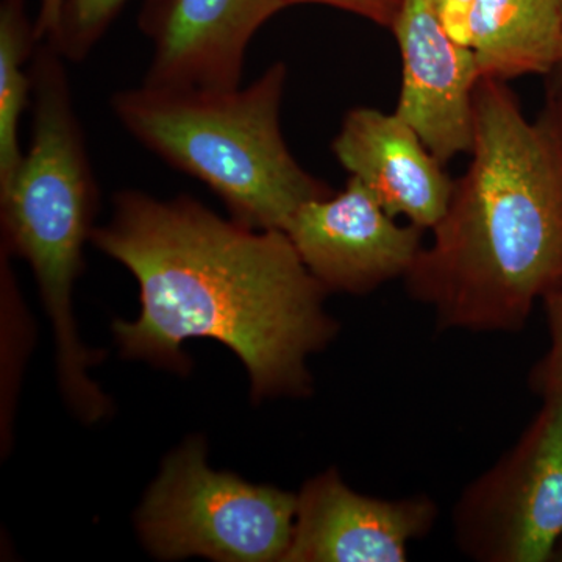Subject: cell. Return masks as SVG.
<instances>
[{
  "mask_svg": "<svg viewBox=\"0 0 562 562\" xmlns=\"http://www.w3.org/2000/svg\"><path fill=\"white\" fill-rule=\"evenodd\" d=\"M91 243L139 284L138 319L113 324L127 357L184 371V341L216 339L246 366L255 401L312 392L306 361L339 327L286 233L224 220L190 195L127 190Z\"/></svg>",
  "mask_w": 562,
  "mask_h": 562,
  "instance_id": "cell-1",
  "label": "cell"
},
{
  "mask_svg": "<svg viewBox=\"0 0 562 562\" xmlns=\"http://www.w3.org/2000/svg\"><path fill=\"white\" fill-rule=\"evenodd\" d=\"M469 154L403 281L441 330L519 333L562 288V88L530 120L508 81L480 79Z\"/></svg>",
  "mask_w": 562,
  "mask_h": 562,
  "instance_id": "cell-2",
  "label": "cell"
},
{
  "mask_svg": "<svg viewBox=\"0 0 562 562\" xmlns=\"http://www.w3.org/2000/svg\"><path fill=\"white\" fill-rule=\"evenodd\" d=\"M65 63L49 44L36 46L31 143L0 188V220L7 250L31 265L54 324L63 390L85 420H98L109 402L87 375L94 358L77 338L72 291L95 228L99 187Z\"/></svg>",
  "mask_w": 562,
  "mask_h": 562,
  "instance_id": "cell-3",
  "label": "cell"
},
{
  "mask_svg": "<svg viewBox=\"0 0 562 562\" xmlns=\"http://www.w3.org/2000/svg\"><path fill=\"white\" fill-rule=\"evenodd\" d=\"M286 81L288 66L277 61L244 88L140 85L114 92L111 109L146 149L206 184L233 220L284 232L301 206L335 192L288 147L280 122Z\"/></svg>",
  "mask_w": 562,
  "mask_h": 562,
  "instance_id": "cell-4",
  "label": "cell"
},
{
  "mask_svg": "<svg viewBox=\"0 0 562 562\" xmlns=\"http://www.w3.org/2000/svg\"><path fill=\"white\" fill-rule=\"evenodd\" d=\"M297 494L214 472L199 439L162 465L139 508L144 546L161 560L283 562L290 550Z\"/></svg>",
  "mask_w": 562,
  "mask_h": 562,
  "instance_id": "cell-5",
  "label": "cell"
},
{
  "mask_svg": "<svg viewBox=\"0 0 562 562\" xmlns=\"http://www.w3.org/2000/svg\"><path fill=\"white\" fill-rule=\"evenodd\" d=\"M453 535L473 561H552L562 538L561 402H542L519 441L462 491Z\"/></svg>",
  "mask_w": 562,
  "mask_h": 562,
  "instance_id": "cell-6",
  "label": "cell"
},
{
  "mask_svg": "<svg viewBox=\"0 0 562 562\" xmlns=\"http://www.w3.org/2000/svg\"><path fill=\"white\" fill-rule=\"evenodd\" d=\"M284 233L325 290L351 295L405 279L424 247V231L398 224L355 177L301 206Z\"/></svg>",
  "mask_w": 562,
  "mask_h": 562,
  "instance_id": "cell-7",
  "label": "cell"
},
{
  "mask_svg": "<svg viewBox=\"0 0 562 562\" xmlns=\"http://www.w3.org/2000/svg\"><path fill=\"white\" fill-rule=\"evenodd\" d=\"M277 0H149L139 27L151 43L143 85L172 90L241 87L247 47Z\"/></svg>",
  "mask_w": 562,
  "mask_h": 562,
  "instance_id": "cell-8",
  "label": "cell"
},
{
  "mask_svg": "<svg viewBox=\"0 0 562 562\" xmlns=\"http://www.w3.org/2000/svg\"><path fill=\"white\" fill-rule=\"evenodd\" d=\"M402 55L397 111L447 165L469 154L480 70L471 47L450 35L432 0H403L391 29Z\"/></svg>",
  "mask_w": 562,
  "mask_h": 562,
  "instance_id": "cell-9",
  "label": "cell"
},
{
  "mask_svg": "<svg viewBox=\"0 0 562 562\" xmlns=\"http://www.w3.org/2000/svg\"><path fill=\"white\" fill-rule=\"evenodd\" d=\"M438 519L427 495L383 501L350 490L336 469L297 494L294 531L283 562H403Z\"/></svg>",
  "mask_w": 562,
  "mask_h": 562,
  "instance_id": "cell-10",
  "label": "cell"
},
{
  "mask_svg": "<svg viewBox=\"0 0 562 562\" xmlns=\"http://www.w3.org/2000/svg\"><path fill=\"white\" fill-rule=\"evenodd\" d=\"M331 150L395 220L402 216L420 231H432L449 209L454 180L395 110L347 111Z\"/></svg>",
  "mask_w": 562,
  "mask_h": 562,
  "instance_id": "cell-11",
  "label": "cell"
},
{
  "mask_svg": "<svg viewBox=\"0 0 562 562\" xmlns=\"http://www.w3.org/2000/svg\"><path fill=\"white\" fill-rule=\"evenodd\" d=\"M468 32L482 79L549 77L560 54V0H475Z\"/></svg>",
  "mask_w": 562,
  "mask_h": 562,
  "instance_id": "cell-12",
  "label": "cell"
},
{
  "mask_svg": "<svg viewBox=\"0 0 562 562\" xmlns=\"http://www.w3.org/2000/svg\"><path fill=\"white\" fill-rule=\"evenodd\" d=\"M36 46L35 22L29 20L24 0H3L0 5V188L9 183L24 155L20 124L31 102V61Z\"/></svg>",
  "mask_w": 562,
  "mask_h": 562,
  "instance_id": "cell-13",
  "label": "cell"
},
{
  "mask_svg": "<svg viewBox=\"0 0 562 562\" xmlns=\"http://www.w3.org/2000/svg\"><path fill=\"white\" fill-rule=\"evenodd\" d=\"M128 0H41L35 21L38 43L66 61L80 63L98 46Z\"/></svg>",
  "mask_w": 562,
  "mask_h": 562,
  "instance_id": "cell-14",
  "label": "cell"
},
{
  "mask_svg": "<svg viewBox=\"0 0 562 562\" xmlns=\"http://www.w3.org/2000/svg\"><path fill=\"white\" fill-rule=\"evenodd\" d=\"M549 331V349L531 368L528 384L542 402L562 403V288L541 302Z\"/></svg>",
  "mask_w": 562,
  "mask_h": 562,
  "instance_id": "cell-15",
  "label": "cell"
},
{
  "mask_svg": "<svg viewBox=\"0 0 562 562\" xmlns=\"http://www.w3.org/2000/svg\"><path fill=\"white\" fill-rule=\"evenodd\" d=\"M277 2L283 10L292 5H303V3L333 7V9L357 14L391 31L402 9L403 0H277Z\"/></svg>",
  "mask_w": 562,
  "mask_h": 562,
  "instance_id": "cell-16",
  "label": "cell"
},
{
  "mask_svg": "<svg viewBox=\"0 0 562 562\" xmlns=\"http://www.w3.org/2000/svg\"><path fill=\"white\" fill-rule=\"evenodd\" d=\"M475 0H432L447 31L458 43L469 46L468 22Z\"/></svg>",
  "mask_w": 562,
  "mask_h": 562,
  "instance_id": "cell-17",
  "label": "cell"
},
{
  "mask_svg": "<svg viewBox=\"0 0 562 562\" xmlns=\"http://www.w3.org/2000/svg\"><path fill=\"white\" fill-rule=\"evenodd\" d=\"M561 5V44H560V54H558L557 65H554L553 72L547 77V83L557 85V87L562 88V0H560Z\"/></svg>",
  "mask_w": 562,
  "mask_h": 562,
  "instance_id": "cell-18",
  "label": "cell"
},
{
  "mask_svg": "<svg viewBox=\"0 0 562 562\" xmlns=\"http://www.w3.org/2000/svg\"><path fill=\"white\" fill-rule=\"evenodd\" d=\"M552 561L562 562V538L558 542L557 549H554Z\"/></svg>",
  "mask_w": 562,
  "mask_h": 562,
  "instance_id": "cell-19",
  "label": "cell"
}]
</instances>
